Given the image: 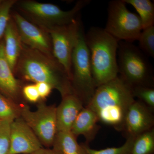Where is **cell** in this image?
Instances as JSON below:
<instances>
[{
	"mask_svg": "<svg viewBox=\"0 0 154 154\" xmlns=\"http://www.w3.org/2000/svg\"><path fill=\"white\" fill-rule=\"evenodd\" d=\"M126 141L121 146L107 148L101 150L91 149L88 144H83L86 154H131L133 144L135 138H126Z\"/></svg>",
	"mask_w": 154,
	"mask_h": 154,
	"instance_id": "cell-21",
	"label": "cell"
},
{
	"mask_svg": "<svg viewBox=\"0 0 154 154\" xmlns=\"http://www.w3.org/2000/svg\"><path fill=\"white\" fill-rule=\"evenodd\" d=\"M17 2V0H5L0 5V41L11 19V10Z\"/></svg>",
	"mask_w": 154,
	"mask_h": 154,
	"instance_id": "cell-24",
	"label": "cell"
},
{
	"mask_svg": "<svg viewBox=\"0 0 154 154\" xmlns=\"http://www.w3.org/2000/svg\"><path fill=\"white\" fill-rule=\"evenodd\" d=\"M11 17L16 23L23 44L54 57L51 38L47 30L28 21L17 11L11 12Z\"/></svg>",
	"mask_w": 154,
	"mask_h": 154,
	"instance_id": "cell-10",
	"label": "cell"
},
{
	"mask_svg": "<svg viewBox=\"0 0 154 154\" xmlns=\"http://www.w3.org/2000/svg\"><path fill=\"white\" fill-rule=\"evenodd\" d=\"M126 5L123 0L109 2L104 29L118 41L132 42L138 40L143 26L138 15L128 10Z\"/></svg>",
	"mask_w": 154,
	"mask_h": 154,
	"instance_id": "cell-7",
	"label": "cell"
},
{
	"mask_svg": "<svg viewBox=\"0 0 154 154\" xmlns=\"http://www.w3.org/2000/svg\"><path fill=\"white\" fill-rule=\"evenodd\" d=\"M30 154H58L53 149L44 148L42 147L39 149L38 150Z\"/></svg>",
	"mask_w": 154,
	"mask_h": 154,
	"instance_id": "cell-28",
	"label": "cell"
},
{
	"mask_svg": "<svg viewBox=\"0 0 154 154\" xmlns=\"http://www.w3.org/2000/svg\"><path fill=\"white\" fill-rule=\"evenodd\" d=\"M98 122L95 112L89 107H84L75 120L70 132L77 137L80 135L84 136L88 143L94 139L99 131Z\"/></svg>",
	"mask_w": 154,
	"mask_h": 154,
	"instance_id": "cell-15",
	"label": "cell"
},
{
	"mask_svg": "<svg viewBox=\"0 0 154 154\" xmlns=\"http://www.w3.org/2000/svg\"><path fill=\"white\" fill-rule=\"evenodd\" d=\"M13 121L0 120V154H9L10 153L11 126Z\"/></svg>",
	"mask_w": 154,
	"mask_h": 154,
	"instance_id": "cell-25",
	"label": "cell"
},
{
	"mask_svg": "<svg viewBox=\"0 0 154 154\" xmlns=\"http://www.w3.org/2000/svg\"><path fill=\"white\" fill-rule=\"evenodd\" d=\"M21 83L15 77L6 57L4 40L0 41V91L12 101L22 95Z\"/></svg>",
	"mask_w": 154,
	"mask_h": 154,
	"instance_id": "cell-14",
	"label": "cell"
},
{
	"mask_svg": "<svg viewBox=\"0 0 154 154\" xmlns=\"http://www.w3.org/2000/svg\"><path fill=\"white\" fill-rule=\"evenodd\" d=\"M119 73L131 87H154L153 70L147 56L132 42H119L117 54Z\"/></svg>",
	"mask_w": 154,
	"mask_h": 154,
	"instance_id": "cell-5",
	"label": "cell"
},
{
	"mask_svg": "<svg viewBox=\"0 0 154 154\" xmlns=\"http://www.w3.org/2000/svg\"><path fill=\"white\" fill-rule=\"evenodd\" d=\"M36 88L40 96V99L45 100L50 95L53 88L49 84L45 82L36 83Z\"/></svg>",
	"mask_w": 154,
	"mask_h": 154,
	"instance_id": "cell-27",
	"label": "cell"
},
{
	"mask_svg": "<svg viewBox=\"0 0 154 154\" xmlns=\"http://www.w3.org/2000/svg\"><path fill=\"white\" fill-rule=\"evenodd\" d=\"M135 100L131 86L118 75L97 87L86 107L95 112L99 121L122 131L127 112Z\"/></svg>",
	"mask_w": 154,
	"mask_h": 154,
	"instance_id": "cell-2",
	"label": "cell"
},
{
	"mask_svg": "<svg viewBox=\"0 0 154 154\" xmlns=\"http://www.w3.org/2000/svg\"><path fill=\"white\" fill-rule=\"evenodd\" d=\"M131 154H154V128L135 138Z\"/></svg>",
	"mask_w": 154,
	"mask_h": 154,
	"instance_id": "cell-19",
	"label": "cell"
},
{
	"mask_svg": "<svg viewBox=\"0 0 154 154\" xmlns=\"http://www.w3.org/2000/svg\"><path fill=\"white\" fill-rule=\"evenodd\" d=\"M3 2V1L2 0H0V5L2 4V2Z\"/></svg>",
	"mask_w": 154,
	"mask_h": 154,
	"instance_id": "cell-29",
	"label": "cell"
},
{
	"mask_svg": "<svg viewBox=\"0 0 154 154\" xmlns=\"http://www.w3.org/2000/svg\"><path fill=\"white\" fill-rule=\"evenodd\" d=\"M19 116V107L0 93V120L13 121Z\"/></svg>",
	"mask_w": 154,
	"mask_h": 154,
	"instance_id": "cell-20",
	"label": "cell"
},
{
	"mask_svg": "<svg viewBox=\"0 0 154 154\" xmlns=\"http://www.w3.org/2000/svg\"><path fill=\"white\" fill-rule=\"evenodd\" d=\"M83 26L79 16L68 25L44 28L51 38L54 56L63 67L70 81L72 55Z\"/></svg>",
	"mask_w": 154,
	"mask_h": 154,
	"instance_id": "cell-9",
	"label": "cell"
},
{
	"mask_svg": "<svg viewBox=\"0 0 154 154\" xmlns=\"http://www.w3.org/2000/svg\"><path fill=\"white\" fill-rule=\"evenodd\" d=\"M22 95L26 100L31 103H36L40 100L35 84H29L23 86Z\"/></svg>",
	"mask_w": 154,
	"mask_h": 154,
	"instance_id": "cell-26",
	"label": "cell"
},
{
	"mask_svg": "<svg viewBox=\"0 0 154 154\" xmlns=\"http://www.w3.org/2000/svg\"><path fill=\"white\" fill-rule=\"evenodd\" d=\"M154 125L152 110L139 100H135L127 112L122 131L126 138H135L153 128Z\"/></svg>",
	"mask_w": 154,
	"mask_h": 154,
	"instance_id": "cell-11",
	"label": "cell"
},
{
	"mask_svg": "<svg viewBox=\"0 0 154 154\" xmlns=\"http://www.w3.org/2000/svg\"><path fill=\"white\" fill-rule=\"evenodd\" d=\"M14 74L34 84L47 83L57 90L62 97L73 93L65 69L55 57H50L23 44Z\"/></svg>",
	"mask_w": 154,
	"mask_h": 154,
	"instance_id": "cell-1",
	"label": "cell"
},
{
	"mask_svg": "<svg viewBox=\"0 0 154 154\" xmlns=\"http://www.w3.org/2000/svg\"><path fill=\"white\" fill-rule=\"evenodd\" d=\"M84 107L82 102L74 93L62 97L60 104L56 107L57 132L70 131L77 116Z\"/></svg>",
	"mask_w": 154,
	"mask_h": 154,
	"instance_id": "cell-13",
	"label": "cell"
},
{
	"mask_svg": "<svg viewBox=\"0 0 154 154\" xmlns=\"http://www.w3.org/2000/svg\"><path fill=\"white\" fill-rule=\"evenodd\" d=\"M133 6L138 14L143 30L154 25V4L150 0H123Z\"/></svg>",
	"mask_w": 154,
	"mask_h": 154,
	"instance_id": "cell-18",
	"label": "cell"
},
{
	"mask_svg": "<svg viewBox=\"0 0 154 154\" xmlns=\"http://www.w3.org/2000/svg\"><path fill=\"white\" fill-rule=\"evenodd\" d=\"M133 94L152 110L154 109V87L137 86L131 87Z\"/></svg>",
	"mask_w": 154,
	"mask_h": 154,
	"instance_id": "cell-23",
	"label": "cell"
},
{
	"mask_svg": "<svg viewBox=\"0 0 154 154\" xmlns=\"http://www.w3.org/2000/svg\"><path fill=\"white\" fill-rule=\"evenodd\" d=\"M3 37L6 57L14 73L22 51L23 43L16 23L11 17Z\"/></svg>",
	"mask_w": 154,
	"mask_h": 154,
	"instance_id": "cell-16",
	"label": "cell"
},
{
	"mask_svg": "<svg viewBox=\"0 0 154 154\" xmlns=\"http://www.w3.org/2000/svg\"><path fill=\"white\" fill-rule=\"evenodd\" d=\"M55 105L38 104L35 111L28 105L19 107L20 116L36 134L42 145L47 148L52 146L57 133Z\"/></svg>",
	"mask_w": 154,
	"mask_h": 154,
	"instance_id": "cell-8",
	"label": "cell"
},
{
	"mask_svg": "<svg viewBox=\"0 0 154 154\" xmlns=\"http://www.w3.org/2000/svg\"><path fill=\"white\" fill-rule=\"evenodd\" d=\"M91 0H80L70 10L64 11L58 6L33 0L17 1L15 4L19 14L25 19L43 28L68 25L80 16Z\"/></svg>",
	"mask_w": 154,
	"mask_h": 154,
	"instance_id": "cell-4",
	"label": "cell"
},
{
	"mask_svg": "<svg viewBox=\"0 0 154 154\" xmlns=\"http://www.w3.org/2000/svg\"><path fill=\"white\" fill-rule=\"evenodd\" d=\"M71 82L74 94L86 107L93 98L97 88L92 74L90 53L85 40L83 26L72 55Z\"/></svg>",
	"mask_w": 154,
	"mask_h": 154,
	"instance_id": "cell-6",
	"label": "cell"
},
{
	"mask_svg": "<svg viewBox=\"0 0 154 154\" xmlns=\"http://www.w3.org/2000/svg\"><path fill=\"white\" fill-rule=\"evenodd\" d=\"M52 147L58 154H86L83 145L70 131L57 132Z\"/></svg>",
	"mask_w": 154,
	"mask_h": 154,
	"instance_id": "cell-17",
	"label": "cell"
},
{
	"mask_svg": "<svg viewBox=\"0 0 154 154\" xmlns=\"http://www.w3.org/2000/svg\"><path fill=\"white\" fill-rule=\"evenodd\" d=\"M93 78L96 88L118 76L119 42L104 28L92 27L85 33Z\"/></svg>",
	"mask_w": 154,
	"mask_h": 154,
	"instance_id": "cell-3",
	"label": "cell"
},
{
	"mask_svg": "<svg viewBox=\"0 0 154 154\" xmlns=\"http://www.w3.org/2000/svg\"><path fill=\"white\" fill-rule=\"evenodd\" d=\"M42 147L36 134L20 116L11 122L9 154H30Z\"/></svg>",
	"mask_w": 154,
	"mask_h": 154,
	"instance_id": "cell-12",
	"label": "cell"
},
{
	"mask_svg": "<svg viewBox=\"0 0 154 154\" xmlns=\"http://www.w3.org/2000/svg\"><path fill=\"white\" fill-rule=\"evenodd\" d=\"M139 48L147 56L154 57V25L144 29L138 39Z\"/></svg>",
	"mask_w": 154,
	"mask_h": 154,
	"instance_id": "cell-22",
	"label": "cell"
}]
</instances>
